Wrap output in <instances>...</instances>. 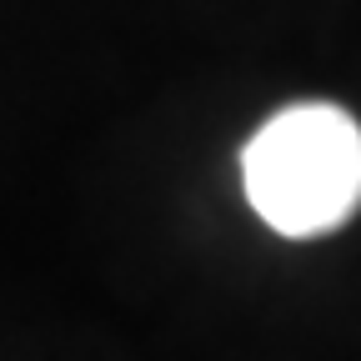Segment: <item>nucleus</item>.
<instances>
[{
    "label": "nucleus",
    "instance_id": "nucleus-1",
    "mask_svg": "<svg viewBox=\"0 0 361 361\" xmlns=\"http://www.w3.org/2000/svg\"><path fill=\"white\" fill-rule=\"evenodd\" d=\"M256 216L281 236H326L361 206V126L331 101L276 111L241 151Z\"/></svg>",
    "mask_w": 361,
    "mask_h": 361
}]
</instances>
